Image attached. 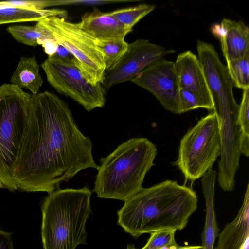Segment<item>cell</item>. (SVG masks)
Masks as SVG:
<instances>
[{"label": "cell", "instance_id": "6da1fadb", "mask_svg": "<svg viewBox=\"0 0 249 249\" xmlns=\"http://www.w3.org/2000/svg\"><path fill=\"white\" fill-rule=\"evenodd\" d=\"M92 145L64 101L49 91L31 94L12 173L17 190L50 194L80 171L97 169Z\"/></svg>", "mask_w": 249, "mask_h": 249}, {"label": "cell", "instance_id": "7a4b0ae2", "mask_svg": "<svg viewBox=\"0 0 249 249\" xmlns=\"http://www.w3.org/2000/svg\"><path fill=\"white\" fill-rule=\"evenodd\" d=\"M197 207L192 188L166 180L142 188L125 200L117 212V224L135 238L159 230H181Z\"/></svg>", "mask_w": 249, "mask_h": 249}, {"label": "cell", "instance_id": "3957f363", "mask_svg": "<svg viewBox=\"0 0 249 249\" xmlns=\"http://www.w3.org/2000/svg\"><path fill=\"white\" fill-rule=\"evenodd\" d=\"M155 144L143 137L132 138L100 158L92 191L98 197L125 201L142 187L154 165Z\"/></svg>", "mask_w": 249, "mask_h": 249}, {"label": "cell", "instance_id": "277c9868", "mask_svg": "<svg viewBox=\"0 0 249 249\" xmlns=\"http://www.w3.org/2000/svg\"><path fill=\"white\" fill-rule=\"evenodd\" d=\"M91 191L57 189L48 194L41 206L43 249H75L86 244V221L91 213Z\"/></svg>", "mask_w": 249, "mask_h": 249}, {"label": "cell", "instance_id": "5b68a950", "mask_svg": "<svg viewBox=\"0 0 249 249\" xmlns=\"http://www.w3.org/2000/svg\"><path fill=\"white\" fill-rule=\"evenodd\" d=\"M31 94L11 84L0 87V188L17 190L12 173L26 127Z\"/></svg>", "mask_w": 249, "mask_h": 249}, {"label": "cell", "instance_id": "8992f818", "mask_svg": "<svg viewBox=\"0 0 249 249\" xmlns=\"http://www.w3.org/2000/svg\"><path fill=\"white\" fill-rule=\"evenodd\" d=\"M220 152L219 125L213 111L201 118L183 136L175 165L186 180L194 182L212 168Z\"/></svg>", "mask_w": 249, "mask_h": 249}, {"label": "cell", "instance_id": "52a82bcc", "mask_svg": "<svg viewBox=\"0 0 249 249\" xmlns=\"http://www.w3.org/2000/svg\"><path fill=\"white\" fill-rule=\"evenodd\" d=\"M38 22L76 58L81 72L89 83L102 84L105 71L103 54L95 40L83 31L78 23L57 16L45 18Z\"/></svg>", "mask_w": 249, "mask_h": 249}, {"label": "cell", "instance_id": "ba28073f", "mask_svg": "<svg viewBox=\"0 0 249 249\" xmlns=\"http://www.w3.org/2000/svg\"><path fill=\"white\" fill-rule=\"evenodd\" d=\"M41 66L52 87L60 94L77 102L87 111L104 106L105 88L101 83H89L78 68L52 56H48Z\"/></svg>", "mask_w": 249, "mask_h": 249}, {"label": "cell", "instance_id": "9c48e42d", "mask_svg": "<svg viewBox=\"0 0 249 249\" xmlns=\"http://www.w3.org/2000/svg\"><path fill=\"white\" fill-rule=\"evenodd\" d=\"M196 49L213 105V111L225 109H237L233 92V84L226 66L220 61L213 46L198 40Z\"/></svg>", "mask_w": 249, "mask_h": 249}, {"label": "cell", "instance_id": "30bf717a", "mask_svg": "<svg viewBox=\"0 0 249 249\" xmlns=\"http://www.w3.org/2000/svg\"><path fill=\"white\" fill-rule=\"evenodd\" d=\"M176 52L173 49L138 39L128 44L121 59L112 70L105 71L102 83L105 88L130 81L151 63Z\"/></svg>", "mask_w": 249, "mask_h": 249}, {"label": "cell", "instance_id": "8fae6325", "mask_svg": "<svg viewBox=\"0 0 249 249\" xmlns=\"http://www.w3.org/2000/svg\"><path fill=\"white\" fill-rule=\"evenodd\" d=\"M130 81L152 93L166 110L180 114L179 86L174 62L163 58L159 59L148 65Z\"/></svg>", "mask_w": 249, "mask_h": 249}, {"label": "cell", "instance_id": "7c38bea8", "mask_svg": "<svg viewBox=\"0 0 249 249\" xmlns=\"http://www.w3.org/2000/svg\"><path fill=\"white\" fill-rule=\"evenodd\" d=\"M174 65L179 88L194 94L204 108L213 110L212 99L197 57L191 51H186L178 55Z\"/></svg>", "mask_w": 249, "mask_h": 249}, {"label": "cell", "instance_id": "4fadbf2b", "mask_svg": "<svg viewBox=\"0 0 249 249\" xmlns=\"http://www.w3.org/2000/svg\"><path fill=\"white\" fill-rule=\"evenodd\" d=\"M249 185L243 204L234 219L218 235L214 249H249Z\"/></svg>", "mask_w": 249, "mask_h": 249}, {"label": "cell", "instance_id": "5bb4252c", "mask_svg": "<svg viewBox=\"0 0 249 249\" xmlns=\"http://www.w3.org/2000/svg\"><path fill=\"white\" fill-rule=\"evenodd\" d=\"M80 27L95 40L124 39L130 29L110 15L94 9L87 13L78 23Z\"/></svg>", "mask_w": 249, "mask_h": 249}, {"label": "cell", "instance_id": "9a60e30c", "mask_svg": "<svg viewBox=\"0 0 249 249\" xmlns=\"http://www.w3.org/2000/svg\"><path fill=\"white\" fill-rule=\"evenodd\" d=\"M226 28L225 36L220 40L226 62L249 54V28L242 21L224 18Z\"/></svg>", "mask_w": 249, "mask_h": 249}, {"label": "cell", "instance_id": "2e32d148", "mask_svg": "<svg viewBox=\"0 0 249 249\" xmlns=\"http://www.w3.org/2000/svg\"><path fill=\"white\" fill-rule=\"evenodd\" d=\"M216 170H209L202 177V189L206 204V219L202 234V246L204 249H213L219 229L216 221L214 208V186L216 178Z\"/></svg>", "mask_w": 249, "mask_h": 249}, {"label": "cell", "instance_id": "e0dca14e", "mask_svg": "<svg viewBox=\"0 0 249 249\" xmlns=\"http://www.w3.org/2000/svg\"><path fill=\"white\" fill-rule=\"evenodd\" d=\"M39 70L35 57H21L11 78V84L28 89L32 95L37 94L43 82Z\"/></svg>", "mask_w": 249, "mask_h": 249}, {"label": "cell", "instance_id": "ac0fdd59", "mask_svg": "<svg viewBox=\"0 0 249 249\" xmlns=\"http://www.w3.org/2000/svg\"><path fill=\"white\" fill-rule=\"evenodd\" d=\"M57 16L67 19V11L59 9L33 10L17 7H0V24L26 21H39L42 19Z\"/></svg>", "mask_w": 249, "mask_h": 249}, {"label": "cell", "instance_id": "d6986e66", "mask_svg": "<svg viewBox=\"0 0 249 249\" xmlns=\"http://www.w3.org/2000/svg\"><path fill=\"white\" fill-rule=\"evenodd\" d=\"M7 31L18 42L29 46L42 45L48 40L55 39L52 34L38 21L34 26H11Z\"/></svg>", "mask_w": 249, "mask_h": 249}, {"label": "cell", "instance_id": "ffe728a7", "mask_svg": "<svg viewBox=\"0 0 249 249\" xmlns=\"http://www.w3.org/2000/svg\"><path fill=\"white\" fill-rule=\"evenodd\" d=\"M95 43L103 54L105 71L111 70L116 66L128 45L124 39L95 40Z\"/></svg>", "mask_w": 249, "mask_h": 249}, {"label": "cell", "instance_id": "44dd1931", "mask_svg": "<svg viewBox=\"0 0 249 249\" xmlns=\"http://www.w3.org/2000/svg\"><path fill=\"white\" fill-rule=\"evenodd\" d=\"M155 6L147 4L118 9L108 12L126 27L132 29L142 18L153 11Z\"/></svg>", "mask_w": 249, "mask_h": 249}, {"label": "cell", "instance_id": "7402d4cb", "mask_svg": "<svg viewBox=\"0 0 249 249\" xmlns=\"http://www.w3.org/2000/svg\"><path fill=\"white\" fill-rule=\"evenodd\" d=\"M227 64L233 86L243 90L249 88V54L227 62Z\"/></svg>", "mask_w": 249, "mask_h": 249}, {"label": "cell", "instance_id": "603a6c76", "mask_svg": "<svg viewBox=\"0 0 249 249\" xmlns=\"http://www.w3.org/2000/svg\"><path fill=\"white\" fill-rule=\"evenodd\" d=\"M242 100L239 105L237 121L242 132L241 153L249 155V88L243 90Z\"/></svg>", "mask_w": 249, "mask_h": 249}, {"label": "cell", "instance_id": "cb8c5ba5", "mask_svg": "<svg viewBox=\"0 0 249 249\" xmlns=\"http://www.w3.org/2000/svg\"><path fill=\"white\" fill-rule=\"evenodd\" d=\"M175 230H162L151 233L146 244L141 249H167L176 246Z\"/></svg>", "mask_w": 249, "mask_h": 249}, {"label": "cell", "instance_id": "d4e9b609", "mask_svg": "<svg viewBox=\"0 0 249 249\" xmlns=\"http://www.w3.org/2000/svg\"><path fill=\"white\" fill-rule=\"evenodd\" d=\"M178 98L180 114L196 108H204L197 97L192 92L183 88H179Z\"/></svg>", "mask_w": 249, "mask_h": 249}, {"label": "cell", "instance_id": "484cf974", "mask_svg": "<svg viewBox=\"0 0 249 249\" xmlns=\"http://www.w3.org/2000/svg\"><path fill=\"white\" fill-rule=\"evenodd\" d=\"M131 1L128 0H55L57 5H100L114 3Z\"/></svg>", "mask_w": 249, "mask_h": 249}, {"label": "cell", "instance_id": "4316f807", "mask_svg": "<svg viewBox=\"0 0 249 249\" xmlns=\"http://www.w3.org/2000/svg\"><path fill=\"white\" fill-rule=\"evenodd\" d=\"M52 56L74 66L80 70V65L76 58L66 48L58 43L55 53Z\"/></svg>", "mask_w": 249, "mask_h": 249}, {"label": "cell", "instance_id": "83f0119b", "mask_svg": "<svg viewBox=\"0 0 249 249\" xmlns=\"http://www.w3.org/2000/svg\"><path fill=\"white\" fill-rule=\"evenodd\" d=\"M0 249H14L11 233L0 230Z\"/></svg>", "mask_w": 249, "mask_h": 249}, {"label": "cell", "instance_id": "f1b7e54d", "mask_svg": "<svg viewBox=\"0 0 249 249\" xmlns=\"http://www.w3.org/2000/svg\"><path fill=\"white\" fill-rule=\"evenodd\" d=\"M211 30L213 35L219 40L225 36L227 33V28L222 21L220 24H213L211 27Z\"/></svg>", "mask_w": 249, "mask_h": 249}, {"label": "cell", "instance_id": "f546056e", "mask_svg": "<svg viewBox=\"0 0 249 249\" xmlns=\"http://www.w3.org/2000/svg\"><path fill=\"white\" fill-rule=\"evenodd\" d=\"M169 249H204L202 245L181 246L177 245L176 246Z\"/></svg>", "mask_w": 249, "mask_h": 249}, {"label": "cell", "instance_id": "4dcf8cb0", "mask_svg": "<svg viewBox=\"0 0 249 249\" xmlns=\"http://www.w3.org/2000/svg\"><path fill=\"white\" fill-rule=\"evenodd\" d=\"M126 249H136L134 245L128 244Z\"/></svg>", "mask_w": 249, "mask_h": 249}]
</instances>
